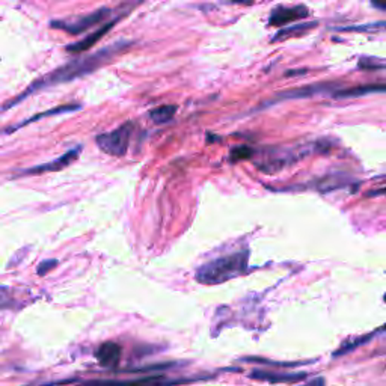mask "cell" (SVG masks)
Returning <instances> with one entry per match:
<instances>
[{
  "label": "cell",
  "instance_id": "cell-7",
  "mask_svg": "<svg viewBox=\"0 0 386 386\" xmlns=\"http://www.w3.org/2000/svg\"><path fill=\"white\" fill-rule=\"evenodd\" d=\"M310 16V9L305 5H294V6H277L270 11L269 16V26L272 28H287L290 23H294L297 20L306 18Z\"/></svg>",
  "mask_w": 386,
  "mask_h": 386
},
{
  "label": "cell",
  "instance_id": "cell-5",
  "mask_svg": "<svg viewBox=\"0 0 386 386\" xmlns=\"http://www.w3.org/2000/svg\"><path fill=\"white\" fill-rule=\"evenodd\" d=\"M110 16H112V9L103 6L98 8L90 14H83V16H76L71 18H65V20H52L50 21V28L52 29H59L67 32L70 35H80L88 29H91L97 25L103 23L104 20H107Z\"/></svg>",
  "mask_w": 386,
  "mask_h": 386
},
{
  "label": "cell",
  "instance_id": "cell-24",
  "mask_svg": "<svg viewBox=\"0 0 386 386\" xmlns=\"http://www.w3.org/2000/svg\"><path fill=\"white\" fill-rule=\"evenodd\" d=\"M306 70H299V71H287L285 76H297V74H305Z\"/></svg>",
  "mask_w": 386,
  "mask_h": 386
},
{
  "label": "cell",
  "instance_id": "cell-3",
  "mask_svg": "<svg viewBox=\"0 0 386 386\" xmlns=\"http://www.w3.org/2000/svg\"><path fill=\"white\" fill-rule=\"evenodd\" d=\"M320 152L318 142L310 143V145H302L297 148H284V147H270L261 151L260 160L255 162L258 171L264 174H277L285 168L291 167L296 162L303 159L310 152Z\"/></svg>",
  "mask_w": 386,
  "mask_h": 386
},
{
  "label": "cell",
  "instance_id": "cell-19",
  "mask_svg": "<svg viewBox=\"0 0 386 386\" xmlns=\"http://www.w3.org/2000/svg\"><path fill=\"white\" fill-rule=\"evenodd\" d=\"M246 362H258V363H264V366H275V367H296L301 366V362H294V363H289V362H273V361H267V359H261V358H246L243 359Z\"/></svg>",
  "mask_w": 386,
  "mask_h": 386
},
{
  "label": "cell",
  "instance_id": "cell-10",
  "mask_svg": "<svg viewBox=\"0 0 386 386\" xmlns=\"http://www.w3.org/2000/svg\"><path fill=\"white\" fill-rule=\"evenodd\" d=\"M121 353H123L121 346L114 343V341H109V343H104L98 347L95 356L98 362H100V366L106 368H116L121 361Z\"/></svg>",
  "mask_w": 386,
  "mask_h": 386
},
{
  "label": "cell",
  "instance_id": "cell-13",
  "mask_svg": "<svg viewBox=\"0 0 386 386\" xmlns=\"http://www.w3.org/2000/svg\"><path fill=\"white\" fill-rule=\"evenodd\" d=\"M351 181L349 176L343 175V174H330V175H326L323 176V179H320L314 183V187L322 193H327V192H332V191H337V189H343V187L349 186Z\"/></svg>",
  "mask_w": 386,
  "mask_h": 386
},
{
  "label": "cell",
  "instance_id": "cell-23",
  "mask_svg": "<svg viewBox=\"0 0 386 386\" xmlns=\"http://www.w3.org/2000/svg\"><path fill=\"white\" fill-rule=\"evenodd\" d=\"M371 5H373L374 8H378V9L386 11V2H371Z\"/></svg>",
  "mask_w": 386,
  "mask_h": 386
},
{
  "label": "cell",
  "instance_id": "cell-14",
  "mask_svg": "<svg viewBox=\"0 0 386 386\" xmlns=\"http://www.w3.org/2000/svg\"><path fill=\"white\" fill-rule=\"evenodd\" d=\"M317 23L315 21H311V23H299V25H291L287 26L284 29H281L279 32H277V35L272 40V42L277 41H284L287 38H296V37H302L305 35L306 32H310L313 28H315Z\"/></svg>",
  "mask_w": 386,
  "mask_h": 386
},
{
  "label": "cell",
  "instance_id": "cell-6",
  "mask_svg": "<svg viewBox=\"0 0 386 386\" xmlns=\"http://www.w3.org/2000/svg\"><path fill=\"white\" fill-rule=\"evenodd\" d=\"M334 85L332 83H315V85H308V86H302V88H296V90H290V91H282L275 94L270 100L264 102L261 104V107H269L281 102H287V100H301V98H310L318 94H326L330 92L334 94Z\"/></svg>",
  "mask_w": 386,
  "mask_h": 386
},
{
  "label": "cell",
  "instance_id": "cell-15",
  "mask_svg": "<svg viewBox=\"0 0 386 386\" xmlns=\"http://www.w3.org/2000/svg\"><path fill=\"white\" fill-rule=\"evenodd\" d=\"M176 110H179V106L163 104V106H157V107L151 109L148 116L151 118L154 124H167V123H169V121L174 119V116L176 115Z\"/></svg>",
  "mask_w": 386,
  "mask_h": 386
},
{
  "label": "cell",
  "instance_id": "cell-16",
  "mask_svg": "<svg viewBox=\"0 0 386 386\" xmlns=\"http://www.w3.org/2000/svg\"><path fill=\"white\" fill-rule=\"evenodd\" d=\"M252 379L267 380V382H297L301 379H305V373H296V374H277V373H267V371H253L251 373Z\"/></svg>",
  "mask_w": 386,
  "mask_h": 386
},
{
  "label": "cell",
  "instance_id": "cell-21",
  "mask_svg": "<svg viewBox=\"0 0 386 386\" xmlns=\"http://www.w3.org/2000/svg\"><path fill=\"white\" fill-rule=\"evenodd\" d=\"M380 195H386V187H382V189H376V191H371L368 193V196H380Z\"/></svg>",
  "mask_w": 386,
  "mask_h": 386
},
{
  "label": "cell",
  "instance_id": "cell-4",
  "mask_svg": "<svg viewBox=\"0 0 386 386\" xmlns=\"http://www.w3.org/2000/svg\"><path fill=\"white\" fill-rule=\"evenodd\" d=\"M133 130L135 124L131 123V121H127V123L116 127L112 131H109V133L98 135L95 138L97 147L104 154H109V156L124 157L128 151L130 140L131 136H133Z\"/></svg>",
  "mask_w": 386,
  "mask_h": 386
},
{
  "label": "cell",
  "instance_id": "cell-20",
  "mask_svg": "<svg viewBox=\"0 0 386 386\" xmlns=\"http://www.w3.org/2000/svg\"><path fill=\"white\" fill-rule=\"evenodd\" d=\"M59 264L58 260H46V261H41L40 263V266L37 269V273H38V277H46V275L53 270V269H56V266Z\"/></svg>",
  "mask_w": 386,
  "mask_h": 386
},
{
  "label": "cell",
  "instance_id": "cell-12",
  "mask_svg": "<svg viewBox=\"0 0 386 386\" xmlns=\"http://www.w3.org/2000/svg\"><path fill=\"white\" fill-rule=\"evenodd\" d=\"M378 92H386V82L366 83V85H358L353 88H344V90H337L332 94V97L334 98H356V97H363L367 94H378Z\"/></svg>",
  "mask_w": 386,
  "mask_h": 386
},
{
  "label": "cell",
  "instance_id": "cell-9",
  "mask_svg": "<svg viewBox=\"0 0 386 386\" xmlns=\"http://www.w3.org/2000/svg\"><path fill=\"white\" fill-rule=\"evenodd\" d=\"M119 20H121V17H115V18H112V20H109L107 23L102 25L97 30H94L92 34H90V35L85 37V38H82V40H79V41L68 44V46L65 47V49H67L68 53H73V54L88 52L90 49H92V47L95 46V44H97L98 41H100L106 34H109V32L115 28V25L118 23Z\"/></svg>",
  "mask_w": 386,
  "mask_h": 386
},
{
  "label": "cell",
  "instance_id": "cell-22",
  "mask_svg": "<svg viewBox=\"0 0 386 386\" xmlns=\"http://www.w3.org/2000/svg\"><path fill=\"white\" fill-rule=\"evenodd\" d=\"M306 386H325V380L322 378H318V379H315L314 382H311L310 385H306Z\"/></svg>",
  "mask_w": 386,
  "mask_h": 386
},
{
  "label": "cell",
  "instance_id": "cell-17",
  "mask_svg": "<svg viewBox=\"0 0 386 386\" xmlns=\"http://www.w3.org/2000/svg\"><path fill=\"white\" fill-rule=\"evenodd\" d=\"M255 154H257V151L249 145H237V147L231 148L229 160L233 163L241 162V160H251L253 156H255Z\"/></svg>",
  "mask_w": 386,
  "mask_h": 386
},
{
  "label": "cell",
  "instance_id": "cell-11",
  "mask_svg": "<svg viewBox=\"0 0 386 386\" xmlns=\"http://www.w3.org/2000/svg\"><path fill=\"white\" fill-rule=\"evenodd\" d=\"M82 109V104H64V106H58V107H53L50 110H46V112H41L38 115H34L30 116L29 119L26 121H21V123L16 124V126H11L8 128L4 130V135H9L13 133V131L21 128V127H26L32 123H37V121H40L41 118H46V116H54V115H62V114H68V112H74V110H80Z\"/></svg>",
  "mask_w": 386,
  "mask_h": 386
},
{
  "label": "cell",
  "instance_id": "cell-8",
  "mask_svg": "<svg viewBox=\"0 0 386 386\" xmlns=\"http://www.w3.org/2000/svg\"><path fill=\"white\" fill-rule=\"evenodd\" d=\"M80 152H82L80 145L76 147V148H71L65 154H62L61 157L54 159L52 162L38 164V167H32V168L23 169V171H21V175H41V174H46V172H59L65 168H68L73 162H76L77 157L80 156Z\"/></svg>",
  "mask_w": 386,
  "mask_h": 386
},
{
  "label": "cell",
  "instance_id": "cell-18",
  "mask_svg": "<svg viewBox=\"0 0 386 386\" xmlns=\"http://www.w3.org/2000/svg\"><path fill=\"white\" fill-rule=\"evenodd\" d=\"M378 29H386V21H383V23H373V25H363V26L339 28V30H351V32H373Z\"/></svg>",
  "mask_w": 386,
  "mask_h": 386
},
{
  "label": "cell",
  "instance_id": "cell-25",
  "mask_svg": "<svg viewBox=\"0 0 386 386\" xmlns=\"http://www.w3.org/2000/svg\"><path fill=\"white\" fill-rule=\"evenodd\" d=\"M383 330H386V326H385V327H383Z\"/></svg>",
  "mask_w": 386,
  "mask_h": 386
},
{
  "label": "cell",
  "instance_id": "cell-2",
  "mask_svg": "<svg viewBox=\"0 0 386 386\" xmlns=\"http://www.w3.org/2000/svg\"><path fill=\"white\" fill-rule=\"evenodd\" d=\"M249 270V251H237L207 261L195 272V281L203 285H220L240 278Z\"/></svg>",
  "mask_w": 386,
  "mask_h": 386
},
{
  "label": "cell",
  "instance_id": "cell-1",
  "mask_svg": "<svg viewBox=\"0 0 386 386\" xmlns=\"http://www.w3.org/2000/svg\"><path fill=\"white\" fill-rule=\"evenodd\" d=\"M130 46H131V41L121 40V41L110 44V46L100 49L92 54H86V56H83V58H76V59L68 61L67 64L61 65L59 68L40 77V79L35 82H32L23 92L14 98V100H11L6 104H4V107H2L4 112H6V110L13 109L18 103L26 100V98L30 97L32 94L40 92L42 90H49V88H53L56 85L70 83L73 80L80 79V77H85L88 74L94 73L95 70L103 67L104 64H107L110 59H114L116 54H119L121 52L126 50Z\"/></svg>",
  "mask_w": 386,
  "mask_h": 386
}]
</instances>
